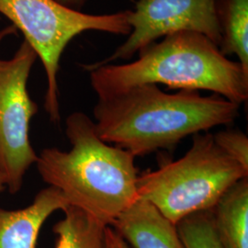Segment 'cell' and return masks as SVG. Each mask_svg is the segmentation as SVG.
Instances as JSON below:
<instances>
[{
    "mask_svg": "<svg viewBox=\"0 0 248 248\" xmlns=\"http://www.w3.org/2000/svg\"><path fill=\"white\" fill-rule=\"evenodd\" d=\"M239 109V104L217 94H169L157 85L143 84L98 98L93 114L101 140L143 156L171 148L189 135L232 124Z\"/></svg>",
    "mask_w": 248,
    "mask_h": 248,
    "instance_id": "cell-1",
    "label": "cell"
},
{
    "mask_svg": "<svg viewBox=\"0 0 248 248\" xmlns=\"http://www.w3.org/2000/svg\"><path fill=\"white\" fill-rule=\"evenodd\" d=\"M16 31H17V30H16V28L13 26V25H10V26L3 29L2 31H0V44H1V42H2L6 37L16 33Z\"/></svg>",
    "mask_w": 248,
    "mask_h": 248,
    "instance_id": "cell-17",
    "label": "cell"
},
{
    "mask_svg": "<svg viewBox=\"0 0 248 248\" xmlns=\"http://www.w3.org/2000/svg\"><path fill=\"white\" fill-rule=\"evenodd\" d=\"M36 59L26 41L10 59L0 58V178L11 194L21 189L27 171L38 157L30 140L38 106L27 88Z\"/></svg>",
    "mask_w": 248,
    "mask_h": 248,
    "instance_id": "cell-6",
    "label": "cell"
},
{
    "mask_svg": "<svg viewBox=\"0 0 248 248\" xmlns=\"http://www.w3.org/2000/svg\"><path fill=\"white\" fill-rule=\"evenodd\" d=\"M62 212L63 218L53 228L55 248H104L107 225L74 206Z\"/></svg>",
    "mask_w": 248,
    "mask_h": 248,
    "instance_id": "cell-12",
    "label": "cell"
},
{
    "mask_svg": "<svg viewBox=\"0 0 248 248\" xmlns=\"http://www.w3.org/2000/svg\"><path fill=\"white\" fill-rule=\"evenodd\" d=\"M67 206L62 193L48 186L24 208H0V248H37L39 233L46 220Z\"/></svg>",
    "mask_w": 248,
    "mask_h": 248,
    "instance_id": "cell-8",
    "label": "cell"
},
{
    "mask_svg": "<svg viewBox=\"0 0 248 248\" xmlns=\"http://www.w3.org/2000/svg\"><path fill=\"white\" fill-rule=\"evenodd\" d=\"M217 17L220 51L225 56L236 55L248 72V0H217Z\"/></svg>",
    "mask_w": 248,
    "mask_h": 248,
    "instance_id": "cell-11",
    "label": "cell"
},
{
    "mask_svg": "<svg viewBox=\"0 0 248 248\" xmlns=\"http://www.w3.org/2000/svg\"><path fill=\"white\" fill-rule=\"evenodd\" d=\"M4 189V186H3V184H2V181H1V178H0V191H2Z\"/></svg>",
    "mask_w": 248,
    "mask_h": 248,
    "instance_id": "cell-18",
    "label": "cell"
},
{
    "mask_svg": "<svg viewBox=\"0 0 248 248\" xmlns=\"http://www.w3.org/2000/svg\"><path fill=\"white\" fill-rule=\"evenodd\" d=\"M223 248H248V178L231 186L213 209Z\"/></svg>",
    "mask_w": 248,
    "mask_h": 248,
    "instance_id": "cell-10",
    "label": "cell"
},
{
    "mask_svg": "<svg viewBox=\"0 0 248 248\" xmlns=\"http://www.w3.org/2000/svg\"><path fill=\"white\" fill-rule=\"evenodd\" d=\"M248 170L216 144L211 133H196L186 154L137 177L139 198L177 224L192 213L211 211Z\"/></svg>",
    "mask_w": 248,
    "mask_h": 248,
    "instance_id": "cell-4",
    "label": "cell"
},
{
    "mask_svg": "<svg viewBox=\"0 0 248 248\" xmlns=\"http://www.w3.org/2000/svg\"><path fill=\"white\" fill-rule=\"evenodd\" d=\"M65 134L70 150L43 149L35 163L38 172L68 205L111 226L139 199L135 156L101 140L94 121L83 112L67 117Z\"/></svg>",
    "mask_w": 248,
    "mask_h": 248,
    "instance_id": "cell-2",
    "label": "cell"
},
{
    "mask_svg": "<svg viewBox=\"0 0 248 248\" xmlns=\"http://www.w3.org/2000/svg\"><path fill=\"white\" fill-rule=\"evenodd\" d=\"M176 226L186 248H223L215 228L213 210L189 214Z\"/></svg>",
    "mask_w": 248,
    "mask_h": 248,
    "instance_id": "cell-13",
    "label": "cell"
},
{
    "mask_svg": "<svg viewBox=\"0 0 248 248\" xmlns=\"http://www.w3.org/2000/svg\"><path fill=\"white\" fill-rule=\"evenodd\" d=\"M104 248H132L111 226H106Z\"/></svg>",
    "mask_w": 248,
    "mask_h": 248,
    "instance_id": "cell-15",
    "label": "cell"
},
{
    "mask_svg": "<svg viewBox=\"0 0 248 248\" xmlns=\"http://www.w3.org/2000/svg\"><path fill=\"white\" fill-rule=\"evenodd\" d=\"M213 139L227 155L248 170V138L245 133L225 130L213 134Z\"/></svg>",
    "mask_w": 248,
    "mask_h": 248,
    "instance_id": "cell-14",
    "label": "cell"
},
{
    "mask_svg": "<svg viewBox=\"0 0 248 248\" xmlns=\"http://www.w3.org/2000/svg\"><path fill=\"white\" fill-rule=\"evenodd\" d=\"M0 14L19 30L45 68V108L53 123L61 119L57 75L62 53L80 33L96 31L129 35L128 11L94 15L69 9L55 0H0Z\"/></svg>",
    "mask_w": 248,
    "mask_h": 248,
    "instance_id": "cell-5",
    "label": "cell"
},
{
    "mask_svg": "<svg viewBox=\"0 0 248 248\" xmlns=\"http://www.w3.org/2000/svg\"><path fill=\"white\" fill-rule=\"evenodd\" d=\"M55 1H57L58 3H60L64 7H67L69 9H76V10H79V11H81V9L87 2V0H55Z\"/></svg>",
    "mask_w": 248,
    "mask_h": 248,
    "instance_id": "cell-16",
    "label": "cell"
},
{
    "mask_svg": "<svg viewBox=\"0 0 248 248\" xmlns=\"http://www.w3.org/2000/svg\"><path fill=\"white\" fill-rule=\"evenodd\" d=\"M111 227L133 248H186L176 224L142 198L124 211Z\"/></svg>",
    "mask_w": 248,
    "mask_h": 248,
    "instance_id": "cell-9",
    "label": "cell"
},
{
    "mask_svg": "<svg viewBox=\"0 0 248 248\" xmlns=\"http://www.w3.org/2000/svg\"><path fill=\"white\" fill-rule=\"evenodd\" d=\"M138 53V59L124 64H83L98 98L143 84H162L179 90L212 91L239 105L248 101V72L201 33H173Z\"/></svg>",
    "mask_w": 248,
    "mask_h": 248,
    "instance_id": "cell-3",
    "label": "cell"
},
{
    "mask_svg": "<svg viewBox=\"0 0 248 248\" xmlns=\"http://www.w3.org/2000/svg\"><path fill=\"white\" fill-rule=\"evenodd\" d=\"M127 11L132 28L127 40L111 55L90 65L129 60L160 38L180 31L201 33L218 47L221 44L217 0H139Z\"/></svg>",
    "mask_w": 248,
    "mask_h": 248,
    "instance_id": "cell-7",
    "label": "cell"
}]
</instances>
